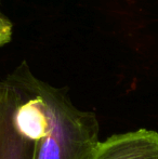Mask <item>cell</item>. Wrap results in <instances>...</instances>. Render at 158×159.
Wrapping results in <instances>:
<instances>
[{"mask_svg": "<svg viewBox=\"0 0 158 159\" xmlns=\"http://www.w3.org/2000/svg\"><path fill=\"white\" fill-rule=\"evenodd\" d=\"M36 89L47 117L35 159H87L99 144V121L92 111L73 104L66 88L37 78Z\"/></svg>", "mask_w": 158, "mask_h": 159, "instance_id": "1", "label": "cell"}, {"mask_svg": "<svg viewBox=\"0 0 158 159\" xmlns=\"http://www.w3.org/2000/svg\"><path fill=\"white\" fill-rule=\"evenodd\" d=\"M20 91L12 74L0 80V159H35L37 140L16 117Z\"/></svg>", "mask_w": 158, "mask_h": 159, "instance_id": "2", "label": "cell"}, {"mask_svg": "<svg viewBox=\"0 0 158 159\" xmlns=\"http://www.w3.org/2000/svg\"><path fill=\"white\" fill-rule=\"evenodd\" d=\"M87 159H158V132L147 129L100 141Z\"/></svg>", "mask_w": 158, "mask_h": 159, "instance_id": "3", "label": "cell"}, {"mask_svg": "<svg viewBox=\"0 0 158 159\" xmlns=\"http://www.w3.org/2000/svg\"><path fill=\"white\" fill-rule=\"evenodd\" d=\"M12 37V24L0 11V47L7 44Z\"/></svg>", "mask_w": 158, "mask_h": 159, "instance_id": "4", "label": "cell"}]
</instances>
